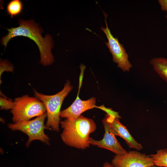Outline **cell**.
Returning a JSON list of instances; mask_svg holds the SVG:
<instances>
[{
	"label": "cell",
	"instance_id": "6da1fadb",
	"mask_svg": "<svg viewBox=\"0 0 167 167\" xmlns=\"http://www.w3.org/2000/svg\"><path fill=\"white\" fill-rule=\"evenodd\" d=\"M18 23V27L6 28L8 32L2 38V45L5 48L9 41L15 37H28L33 41L38 47L40 54V63L44 66L53 63L54 58L51 50L53 47L54 43L51 35L46 34L45 37H43L42 34L43 30L32 19L25 20L20 19Z\"/></svg>",
	"mask_w": 167,
	"mask_h": 167
},
{
	"label": "cell",
	"instance_id": "7a4b0ae2",
	"mask_svg": "<svg viewBox=\"0 0 167 167\" xmlns=\"http://www.w3.org/2000/svg\"><path fill=\"white\" fill-rule=\"evenodd\" d=\"M60 124L63 129L61 138L66 144L82 149L89 147V135L96 129L92 119L81 115L73 120L66 119Z\"/></svg>",
	"mask_w": 167,
	"mask_h": 167
},
{
	"label": "cell",
	"instance_id": "3957f363",
	"mask_svg": "<svg viewBox=\"0 0 167 167\" xmlns=\"http://www.w3.org/2000/svg\"><path fill=\"white\" fill-rule=\"evenodd\" d=\"M73 88L67 80L62 89L53 95H46L34 90L36 97L42 102L46 110L47 120L45 125L47 129L56 132L59 131L60 109L65 98Z\"/></svg>",
	"mask_w": 167,
	"mask_h": 167
},
{
	"label": "cell",
	"instance_id": "277c9868",
	"mask_svg": "<svg viewBox=\"0 0 167 167\" xmlns=\"http://www.w3.org/2000/svg\"><path fill=\"white\" fill-rule=\"evenodd\" d=\"M13 102L14 106L11 113L14 123L29 120L46 112L42 102L36 97L25 95L15 98Z\"/></svg>",
	"mask_w": 167,
	"mask_h": 167
},
{
	"label": "cell",
	"instance_id": "5b68a950",
	"mask_svg": "<svg viewBox=\"0 0 167 167\" xmlns=\"http://www.w3.org/2000/svg\"><path fill=\"white\" fill-rule=\"evenodd\" d=\"M47 117L46 112L32 120L18 123H9L8 127L12 131H20L28 135V139L26 144L27 147L29 146L32 141L35 140H40L49 145V138L44 132L45 129H47L44 124Z\"/></svg>",
	"mask_w": 167,
	"mask_h": 167
},
{
	"label": "cell",
	"instance_id": "8992f818",
	"mask_svg": "<svg viewBox=\"0 0 167 167\" xmlns=\"http://www.w3.org/2000/svg\"><path fill=\"white\" fill-rule=\"evenodd\" d=\"M106 27L102 26L101 29L105 35L108 41L105 44L112 55L113 60L117 64L118 67L123 71L128 72L132 67L129 60V56L122 44L120 43L117 37L111 33L107 24V15L104 12Z\"/></svg>",
	"mask_w": 167,
	"mask_h": 167
},
{
	"label": "cell",
	"instance_id": "52a82bcc",
	"mask_svg": "<svg viewBox=\"0 0 167 167\" xmlns=\"http://www.w3.org/2000/svg\"><path fill=\"white\" fill-rule=\"evenodd\" d=\"M111 163L116 167H152L154 165L149 156L135 151L123 155H115Z\"/></svg>",
	"mask_w": 167,
	"mask_h": 167
},
{
	"label": "cell",
	"instance_id": "ba28073f",
	"mask_svg": "<svg viewBox=\"0 0 167 167\" xmlns=\"http://www.w3.org/2000/svg\"><path fill=\"white\" fill-rule=\"evenodd\" d=\"M102 122L105 130L103 139L101 140H97L90 137V144L108 150L115 153V155H123L127 153L128 152L122 147L116 139V135L110 130L105 118L103 120Z\"/></svg>",
	"mask_w": 167,
	"mask_h": 167
},
{
	"label": "cell",
	"instance_id": "9c48e42d",
	"mask_svg": "<svg viewBox=\"0 0 167 167\" xmlns=\"http://www.w3.org/2000/svg\"><path fill=\"white\" fill-rule=\"evenodd\" d=\"M96 99L94 97L82 100L77 96L71 105L61 111L60 117L71 120H75L84 112L96 107Z\"/></svg>",
	"mask_w": 167,
	"mask_h": 167
},
{
	"label": "cell",
	"instance_id": "30bf717a",
	"mask_svg": "<svg viewBox=\"0 0 167 167\" xmlns=\"http://www.w3.org/2000/svg\"><path fill=\"white\" fill-rule=\"evenodd\" d=\"M105 118L113 133L115 135L118 136L124 139L130 148L137 150H140L143 148L141 144L134 139L126 127L120 122L119 118H114L107 114Z\"/></svg>",
	"mask_w": 167,
	"mask_h": 167
},
{
	"label": "cell",
	"instance_id": "8fae6325",
	"mask_svg": "<svg viewBox=\"0 0 167 167\" xmlns=\"http://www.w3.org/2000/svg\"><path fill=\"white\" fill-rule=\"evenodd\" d=\"M150 63L154 71L167 83V58H154L151 59Z\"/></svg>",
	"mask_w": 167,
	"mask_h": 167
},
{
	"label": "cell",
	"instance_id": "7c38bea8",
	"mask_svg": "<svg viewBox=\"0 0 167 167\" xmlns=\"http://www.w3.org/2000/svg\"><path fill=\"white\" fill-rule=\"evenodd\" d=\"M23 10V4L20 0H11L6 6V12L11 18L20 15Z\"/></svg>",
	"mask_w": 167,
	"mask_h": 167
},
{
	"label": "cell",
	"instance_id": "4fadbf2b",
	"mask_svg": "<svg viewBox=\"0 0 167 167\" xmlns=\"http://www.w3.org/2000/svg\"><path fill=\"white\" fill-rule=\"evenodd\" d=\"M149 156L153 159L154 165L167 167V149L165 148L157 150L155 154Z\"/></svg>",
	"mask_w": 167,
	"mask_h": 167
},
{
	"label": "cell",
	"instance_id": "5bb4252c",
	"mask_svg": "<svg viewBox=\"0 0 167 167\" xmlns=\"http://www.w3.org/2000/svg\"><path fill=\"white\" fill-rule=\"evenodd\" d=\"M0 82L1 84V76L4 71L13 72L14 71V66L12 64L6 60H2L0 64Z\"/></svg>",
	"mask_w": 167,
	"mask_h": 167
},
{
	"label": "cell",
	"instance_id": "9a60e30c",
	"mask_svg": "<svg viewBox=\"0 0 167 167\" xmlns=\"http://www.w3.org/2000/svg\"><path fill=\"white\" fill-rule=\"evenodd\" d=\"M0 109L11 110L14 106V102L7 98L1 96L0 97Z\"/></svg>",
	"mask_w": 167,
	"mask_h": 167
},
{
	"label": "cell",
	"instance_id": "2e32d148",
	"mask_svg": "<svg viewBox=\"0 0 167 167\" xmlns=\"http://www.w3.org/2000/svg\"><path fill=\"white\" fill-rule=\"evenodd\" d=\"M96 107L103 110L106 113L107 115L109 116L119 119L121 118L118 112L113 110L111 109L106 108L104 105L100 106H96Z\"/></svg>",
	"mask_w": 167,
	"mask_h": 167
},
{
	"label": "cell",
	"instance_id": "e0dca14e",
	"mask_svg": "<svg viewBox=\"0 0 167 167\" xmlns=\"http://www.w3.org/2000/svg\"><path fill=\"white\" fill-rule=\"evenodd\" d=\"M158 2L161 9L164 11H167V0H158Z\"/></svg>",
	"mask_w": 167,
	"mask_h": 167
},
{
	"label": "cell",
	"instance_id": "ac0fdd59",
	"mask_svg": "<svg viewBox=\"0 0 167 167\" xmlns=\"http://www.w3.org/2000/svg\"><path fill=\"white\" fill-rule=\"evenodd\" d=\"M103 167H116L113 165L111 163L108 162H105L103 165Z\"/></svg>",
	"mask_w": 167,
	"mask_h": 167
},
{
	"label": "cell",
	"instance_id": "d6986e66",
	"mask_svg": "<svg viewBox=\"0 0 167 167\" xmlns=\"http://www.w3.org/2000/svg\"><path fill=\"white\" fill-rule=\"evenodd\" d=\"M152 167H163V166H157L155 165H154Z\"/></svg>",
	"mask_w": 167,
	"mask_h": 167
},
{
	"label": "cell",
	"instance_id": "ffe728a7",
	"mask_svg": "<svg viewBox=\"0 0 167 167\" xmlns=\"http://www.w3.org/2000/svg\"><path fill=\"white\" fill-rule=\"evenodd\" d=\"M166 13H167V15L166 16V18H167V11H166Z\"/></svg>",
	"mask_w": 167,
	"mask_h": 167
},
{
	"label": "cell",
	"instance_id": "44dd1931",
	"mask_svg": "<svg viewBox=\"0 0 167 167\" xmlns=\"http://www.w3.org/2000/svg\"></svg>",
	"mask_w": 167,
	"mask_h": 167
}]
</instances>
